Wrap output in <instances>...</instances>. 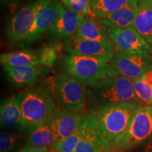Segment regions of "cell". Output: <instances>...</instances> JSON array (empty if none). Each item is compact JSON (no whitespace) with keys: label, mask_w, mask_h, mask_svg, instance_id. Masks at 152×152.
<instances>
[{"label":"cell","mask_w":152,"mask_h":152,"mask_svg":"<svg viewBox=\"0 0 152 152\" xmlns=\"http://www.w3.org/2000/svg\"><path fill=\"white\" fill-rule=\"evenodd\" d=\"M109 65L117 76L134 80L139 79L152 66V58L115 50Z\"/></svg>","instance_id":"8"},{"label":"cell","mask_w":152,"mask_h":152,"mask_svg":"<svg viewBox=\"0 0 152 152\" xmlns=\"http://www.w3.org/2000/svg\"><path fill=\"white\" fill-rule=\"evenodd\" d=\"M53 1L54 0H33L16 11L7 23V39L11 42H21L39 11Z\"/></svg>","instance_id":"5"},{"label":"cell","mask_w":152,"mask_h":152,"mask_svg":"<svg viewBox=\"0 0 152 152\" xmlns=\"http://www.w3.org/2000/svg\"><path fill=\"white\" fill-rule=\"evenodd\" d=\"M80 17V14L68 10L61 5L58 18L48 32L52 43L64 45L74 39Z\"/></svg>","instance_id":"12"},{"label":"cell","mask_w":152,"mask_h":152,"mask_svg":"<svg viewBox=\"0 0 152 152\" xmlns=\"http://www.w3.org/2000/svg\"><path fill=\"white\" fill-rule=\"evenodd\" d=\"M137 152H152V135L137 146Z\"/></svg>","instance_id":"29"},{"label":"cell","mask_w":152,"mask_h":152,"mask_svg":"<svg viewBox=\"0 0 152 152\" xmlns=\"http://www.w3.org/2000/svg\"><path fill=\"white\" fill-rule=\"evenodd\" d=\"M20 152H48V149H47V148L34 147L28 145L20 149Z\"/></svg>","instance_id":"30"},{"label":"cell","mask_w":152,"mask_h":152,"mask_svg":"<svg viewBox=\"0 0 152 152\" xmlns=\"http://www.w3.org/2000/svg\"><path fill=\"white\" fill-rule=\"evenodd\" d=\"M130 0H92L90 7L95 18L99 19L118 10Z\"/></svg>","instance_id":"22"},{"label":"cell","mask_w":152,"mask_h":152,"mask_svg":"<svg viewBox=\"0 0 152 152\" xmlns=\"http://www.w3.org/2000/svg\"><path fill=\"white\" fill-rule=\"evenodd\" d=\"M92 1V0H89V1H90H90Z\"/></svg>","instance_id":"33"},{"label":"cell","mask_w":152,"mask_h":152,"mask_svg":"<svg viewBox=\"0 0 152 152\" xmlns=\"http://www.w3.org/2000/svg\"><path fill=\"white\" fill-rule=\"evenodd\" d=\"M23 134L19 132H1L0 151L15 152L24 140Z\"/></svg>","instance_id":"23"},{"label":"cell","mask_w":152,"mask_h":152,"mask_svg":"<svg viewBox=\"0 0 152 152\" xmlns=\"http://www.w3.org/2000/svg\"><path fill=\"white\" fill-rule=\"evenodd\" d=\"M82 140V137L78 128L71 136L64 140L55 149L58 152H73L79 142Z\"/></svg>","instance_id":"27"},{"label":"cell","mask_w":152,"mask_h":152,"mask_svg":"<svg viewBox=\"0 0 152 152\" xmlns=\"http://www.w3.org/2000/svg\"><path fill=\"white\" fill-rule=\"evenodd\" d=\"M54 85L57 102L65 109L77 112L86 105V89L76 79L66 74H58Z\"/></svg>","instance_id":"6"},{"label":"cell","mask_w":152,"mask_h":152,"mask_svg":"<svg viewBox=\"0 0 152 152\" xmlns=\"http://www.w3.org/2000/svg\"><path fill=\"white\" fill-rule=\"evenodd\" d=\"M73 152H105L101 148L90 142L81 140Z\"/></svg>","instance_id":"28"},{"label":"cell","mask_w":152,"mask_h":152,"mask_svg":"<svg viewBox=\"0 0 152 152\" xmlns=\"http://www.w3.org/2000/svg\"><path fill=\"white\" fill-rule=\"evenodd\" d=\"M137 97L142 105H152V87L141 77L133 80Z\"/></svg>","instance_id":"24"},{"label":"cell","mask_w":152,"mask_h":152,"mask_svg":"<svg viewBox=\"0 0 152 152\" xmlns=\"http://www.w3.org/2000/svg\"><path fill=\"white\" fill-rule=\"evenodd\" d=\"M82 121L83 117L77 112L67 109L55 111L49 120L54 137V144L52 149L55 150L64 140L75 132Z\"/></svg>","instance_id":"13"},{"label":"cell","mask_w":152,"mask_h":152,"mask_svg":"<svg viewBox=\"0 0 152 152\" xmlns=\"http://www.w3.org/2000/svg\"><path fill=\"white\" fill-rule=\"evenodd\" d=\"M61 5L59 0H54L39 11L28 33L20 42V47L30 46L48 33L58 18Z\"/></svg>","instance_id":"10"},{"label":"cell","mask_w":152,"mask_h":152,"mask_svg":"<svg viewBox=\"0 0 152 152\" xmlns=\"http://www.w3.org/2000/svg\"><path fill=\"white\" fill-rule=\"evenodd\" d=\"M27 143L29 146L34 147L47 149L52 147L54 137L49 121L30 132L27 137Z\"/></svg>","instance_id":"21"},{"label":"cell","mask_w":152,"mask_h":152,"mask_svg":"<svg viewBox=\"0 0 152 152\" xmlns=\"http://www.w3.org/2000/svg\"><path fill=\"white\" fill-rule=\"evenodd\" d=\"M124 102L142 105L134 92L133 81L123 76L103 79L86 90V106L92 114Z\"/></svg>","instance_id":"1"},{"label":"cell","mask_w":152,"mask_h":152,"mask_svg":"<svg viewBox=\"0 0 152 152\" xmlns=\"http://www.w3.org/2000/svg\"><path fill=\"white\" fill-rule=\"evenodd\" d=\"M61 2L66 9L76 14L94 16L89 0H61Z\"/></svg>","instance_id":"25"},{"label":"cell","mask_w":152,"mask_h":152,"mask_svg":"<svg viewBox=\"0 0 152 152\" xmlns=\"http://www.w3.org/2000/svg\"><path fill=\"white\" fill-rule=\"evenodd\" d=\"M58 45H47L38 49V54H39V58L40 61L41 66L45 67H51L54 65V62L56 61L57 53H58Z\"/></svg>","instance_id":"26"},{"label":"cell","mask_w":152,"mask_h":152,"mask_svg":"<svg viewBox=\"0 0 152 152\" xmlns=\"http://www.w3.org/2000/svg\"><path fill=\"white\" fill-rule=\"evenodd\" d=\"M63 48L68 54L97 58L109 63L115 49L113 44L90 39L74 38L63 45Z\"/></svg>","instance_id":"11"},{"label":"cell","mask_w":152,"mask_h":152,"mask_svg":"<svg viewBox=\"0 0 152 152\" xmlns=\"http://www.w3.org/2000/svg\"><path fill=\"white\" fill-rule=\"evenodd\" d=\"M0 63L3 67L41 66L38 50H21L4 53L0 56Z\"/></svg>","instance_id":"20"},{"label":"cell","mask_w":152,"mask_h":152,"mask_svg":"<svg viewBox=\"0 0 152 152\" xmlns=\"http://www.w3.org/2000/svg\"><path fill=\"white\" fill-rule=\"evenodd\" d=\"M140 104L124 102L118 105L92 113L112 151L116 148L128 130L130 121ZM92 114V113H91Z\"/></svg>","instance_id":"3"},{"label":"cell","mask_w":152,"mask_h":152,"mask_svg":"<svg viewBox=\"0 0 152 152\" xmlns=\"http://www.w3.org/2000/svg\"><path fill=\"white\" fill-rule=\"evenodd\" d=\"M62 66L66 75L88 87L103 79L117 76L109 63L92 57L67 54L63 57Z\"/></svg>","instance_id":"4"},{"label":"cell","mask_w":152,"mask_h":152,"mask_svg":"<svg viewBox=\"0 0 152 152\" xmlns=\"http://www.w3.org/2000/svg\"><path fill=\"white\" fill-rule=\"evenodd\" d=\"M21 94V120L19 129L30 132L48 122L55 104L48 91L41 87L29 88Z\"/></svg>","instance_id":"2"},{"label":"cell","mask_w":152,"mask_h":152,"mask_svg":"<svg viewBox=\"0 0 152 152\" xmlns=\"http://www.w3.org/2000/svg\"><path fill=\"white\" fill-rule=\"evenodd\" d=\"M4 1H6V2H8V3H11V4H15L18 2L20 1V0H2Z\"/></svg>","instance_id":"32"},{"label":"cell","mask_w":152,"mask_h":152,"mask_svg":"<svg viewBox=\"0 0 152 152\" xmlns=\"http://www.w3.org/2000/svg\"><path fill=\"white\" fill-rule=\"evenodd\" d=\"M45 66H18L4 67L9 80L17 87L30 86L37 81L44 73Z\"/></svg>","instance_id":"16"},{"label":"cell","mask_w":152,"mask_h":152,"mask_svg":"<svg viewBox=\"0 0 152 152\" xmlns=\"http://www.w3.org/2000/svg\"><path fill=\"white\" fill-rule=\"evenodd\" d=\"M21 94H15L4 99L0 108L1 127L19 128L21 120Z\"/></svg>","instance_id":"17"},{"label":"cell","mask_w":152,"mask_h":152,"mask_svg":"<svg viewBox=\"0 0 152 152\" xmlns=\"http://www.w3.org/2000/svg\"><path fill=\"white\" fill-rule=\"evenodd\" d=\"M108 31L115 50L151 57L152 47L134 26L121 29L108 28Z\"/></svg>","instance_id":"9"},{"label":"cell","mask_w":152,"mask_h":152,"mask_svg":"<svg viewBox=\"0 0 152 152\" xmlns=\"http://www.w3.org/2000/svg\"><path fill=\"white\" fill-rule=\"evenodd\" d=\"M137 13V0H130L126 5L106 17L98 19L108 28L121 29L134 26Z\"/></svg>","instance_id":"15"},{"label":"cell","mask_w":152,"mask_h":152,"mask_svg":"<svg viewBox=\"0 0 152 152\" xmlns=\"http://www.w3.org/2000/svg\"><path fill=\"white\" fill-rule=\"evenodd\" d=\"M152 135V105H142L137 109L128 129L115 151H125L137 147Z\"/></svg>","instance_id":"7"},{"label":"cell","mask_w":152,"mask_h":152,"mask_svg":"<svg viewBox=\"0 0 152 152\" xmlns=\"http://www.w3.org/2000/svg\"><path fill=\"white\" fill-rule=\"evenodd\" d=\"M141 78L149 83L152 87V66L142 76Z\"/></svg>","instance_id":"31"},{"label":"cell","mask_w":152,"mask_h":152,"mask_svg":"<svg viewBox=\"0 0 152 152\" xmlns=\"http://www.w3.org/2000/svg\"><path fill=\"white\" fill-rule=\"evenodd\" d=\"M78 130L80 132L82 140L94 144L105 152H113L101 132L97 120L93 114L83 117Z\"/></svg>","instance_id":"18"},{"label":"cell","mask_w":152,"mask_h":152,"mask_svg":"<svg viewBox=\"0 0 152 152\" xmlns=\"http://www.w3.org/2000/svg\"><path fill=\"white\" fill-rule=\"evenodd\" d=\"M134 27L152 47V0H137Z\"/></svg>","instance_id":"19"},{"label":"cell","mask_w":152,"mask_h":152,"mask_svg":"<svg viewBox=\"0 0 152 152\" xmlns=\"http://www.w3.org/2000/svg\"><path fill=\"white\" fill-rule=\"evenodd\" d=\"M75 38H81L113 45L110 37L108 28L101 23L98 18L88 15H81Z\"/></svg>","instance_id":"14"}]
</instances>
